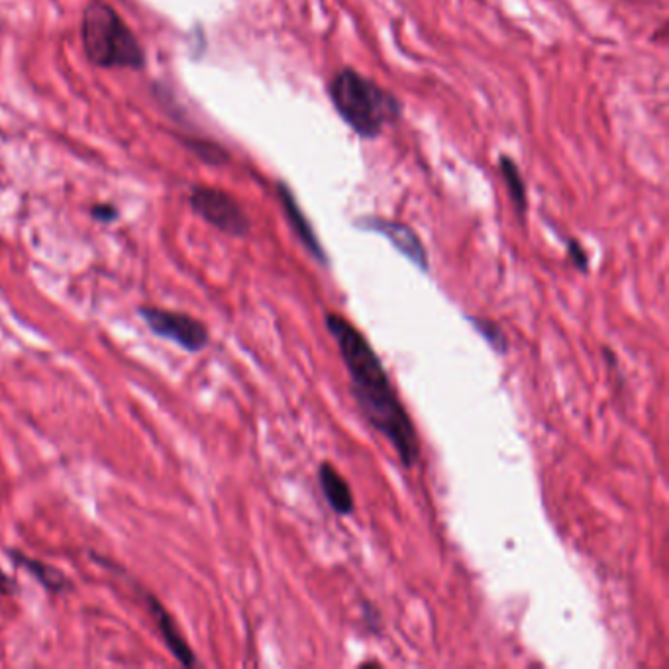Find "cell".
Listing matches in <instances>:
<instances>
[{"label": "cell", "mask_w": 669, "mask_h": 669, "mask_svg": "<svg viewBox=\"0 0 669 669\" xmlns=\"http://www.w3.org/2000/svg\"><path fill=\"white\" fill-rule=\"evenodd\" d=\"M93 214H95V218H99L101 222H112V220L118 216V214H116V208L108 205L95 206V208H93Z\"/></svg>", "instance_id": "9a60e30c"}, {"label": "cell", "mask_w": 669, "mask_h": 669, "mask_svg": "<svg viewBox=\"0 0 669 669\" xmlns=\"http://www.w3.org/2000/svg\"><path fill=\"white\" fill-rule=\"evenodd\" d=\"M144 597H146V603H148V611H150V615L155 620V626L159 630V636H161L163 644L167 646V650L171 652V656L177 658L185 668L199 666V660H197L193 648L183 638L179 626L175 624V618L167 613V609L163 607V603L157 597L150 595V593H144Z\"/></svg>", "instance_id": "ba28073f"}, {"label": "cell", "mask_w": 669, "mask_h": 669, "mask_svg": "<svg viewBox=\"0 0 669 669\" xmlns=\"http://www.w3.org/2000/svg\"><path fill=\"white\" fill-rule=\"evenodd\" d=\"M467 320L471 322L473 330L483 336V340L491 346L493 352L497 354H507L509 352V340L503 332V328L495 322V320H489V318H481V316H467Z\"/></svg>", "instance_id": "7c38bea8"}, {"label": "cell", "mask_w": 669, "mask_h": 669, "mask_svg": "<svg viewBox=\"0 0 669 669\" xmlns=\"http://www.w3.org/2000/svg\"><path fill=\"white\" fill-rule=\"evenodd\" d=\"M16 593H18V583L0 569V595L2 597H12Z\"/></svg>", "instance_id": "5bb4252c"}, {"label": "cell", "mask_w": 669, "mask_h": 669, "mask_svg": "<svg viewBox=\"0 0 669 669\" xmlns=\"http://www.w3.org/2000/svg\"><path fill=\"white\" fill-rule=\"evenodd\" d=\"M138 312L155 336L177 344L189 354H199L208 346L210 334L205 322L187 312L157 307H140Z\"/></svg>", "instance_id": "277c9868"}, {"label": "cell", "mask_w": 669, "mask_h": 669, "mask_svg": "<svg viewBox=\"0 0 669 669\" xmlns=\"http://www.w3.org/2000/svg\"><path fill=\"white\" fill-rule=\"evenodd\" d=\"M277 195H279V201H281V206H283V212H285V216H287V220H289V226H291V230L295 232L297 240L303 244V248H305L310 256L316 259L320 265L328 267V265H330L328 254H326L324 246L320 244V240H318V236H316V232H314V228H312V224H310L307 214L303 212V208L297 203L293 191H291L285 183H279V185H277Z\"/></svg>", "instance_id": "52a82bcc"}, {"label": "cell", "mask_w": 669, "mask_h": 669, "mask_svg": "<svg viewBox=\"0 0 669 669\" xmlns=\"http://www.w3.org/2000/svg\"><path fill=\"white\" fill-rule=\"evenodd\" d=\"M567 256L573 261V265L581 271L587 273L589 271V256L585 254V250L581 248V244L577 240H569L567 242Z\"/></svg>", "instance_id": "4fadbf2b"}, {"label": "cell", "mask_w": 669, "mask_h": 669, "mask_svg": "<svg viewBox=\"0 0 669 669\" xmlns=\"http://www.w3.org/2000/svg\"><path fill=\"white\" fill-rule=\"evenodd\" d=\"M499 167H501L507 191L511 195V201L515 205L518 216L522 218L524 212H526V208H528V197H526V185H524V179L520 175V169H518V165H516L515 161L509 155L501 157Z\"/></svg>", "instance_id": "8fae6325"}, {"label": "cell", "mask_w": 669, "mask_h": 669, "mask_svg": "<svg viewBox=\"0 0 669 669\" xmlns=\"http://www.w3.org/2000/svg\"><path fill=\"white\" fill-rule=\"evenodd\" d=\"M363 615H365V620H367V626H369L371 630H375V632H377L379 615H377L375 607H373V605H369V603H365V605H363Z\"/></svg>", "instance_id": "2e32d148"}, {"label": "cell", "mask_w": 669, "mask_h": 669, "mask_svg": "<svg viewBox=\"0 0 669 669\" xmlns=\"http://www.w3.org/2000/svg\"><path fill=\"white\" fill-rule=\"evenodd\" d=\"M338 116L363 140H373L403 116V104L373 79L346 67L328 83Z\"/></svg>", "instance_id": "7a4b0ae2"}, {"label": "cell", "mask_w": 669, "mask_h": 669, "mask_svg": "<svg viewBox=\"0 0 669 669\" xmlns=\"http://www.w3.org/2000/svg\"><path fill=\"white\" fill-rule=\"evenodd\" d=\"M356 226L361 228V230H367V232L381 234L383 238H387L393 244V248L401 256L409 259L414 267H418L424 273L430 271L428 252H426L420 236L412 230L409 224L397 222V220L379 218V216H365V218H360L356 222Z\"/></svg>", "instance_id": "8992f818"}, {"label": "cell", "mask_w": 669, "mask_h": 669, "mask_svg": "<svg viewBox=\"0 0 669 669\" xmlns=\"http://www.w3.org/2000/svg\"><path fill=\"white\" fill-rule=\"evenodd\" d=\"M318 483L322 489V495L330 509L340 516H350L356 509L354 495L346 479L334 469V465L322 462L318 465Z\"/></svg>", "instance_id": "9c48e42d"}, {"label": "cell", "mask_w": 669, "mask_h": 669, "mask_svg": "<svg viewBox=\"0 0 669 669\" xmlns=\"http://www.w3.org/2000/svg\"><path fill=\"white\" fill-rule=\"evenodd\" d=\"M191 206L210 226L228 236L244 238L250 234L252 224L246 210L232 195L220 189L195 187L191 193Z\"/></svg>", "instance_id": "5b68a950"}, {"label": "cell", "mask_w": 669, "mask_h": 669, "mask_svg": "<svg viewBox=\"0 0 669 669\" xmlns=\"http://www.w3.org/2000/svg\"><path fill=\"white\" fill-rule=\"evenodd\" d=\"M324 322L348 369L352 395L361 414L385 440H389L403 467L412 469L420 460V440L411 414L399 399L383 361L360 328L346 316L328 312Z\"/></svg>", "instance_id": "6da1fadb"}, {"label": "cell", "mask_w": 669, "mask_h": 669, "mask_svg": "<svg viewBox=\"0 0 669 669\" xmlns=\"http://www.w3.org/2000/svg\"><path fill=\"white\" fill-rule=\"evenodd\" d=\"M8 554H10V558H12V562L16 566H20L22 569H26L28 573H32V577H36L38 583L46 591H50L53 595H61V593L71 591V587H73L71 581L57 567L44 564V562H40L36 558H28V556H24L22 552H16V550H8Z\"/></svg>", "instance_id": "30bf717a"}, {"label": "cell", "mask_w": 669, "mask_h": 669, "mask_svg": "<svg viewBox=\"0 0 669 669\" xmlns=\"http://www.w3.org/2000/svg\"><path fill=\"white\" fill-rule=\"evenodd\" d=\"M87 57L99 67L140 69L144 52L124 20L103 2H93L83 14L81 28Z\"/></svg>", "instance_id": "3957f363"}]
</instances>
